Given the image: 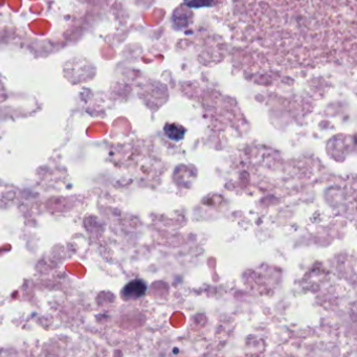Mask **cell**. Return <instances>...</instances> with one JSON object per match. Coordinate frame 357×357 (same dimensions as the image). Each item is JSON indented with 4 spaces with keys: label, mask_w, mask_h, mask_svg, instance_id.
<instances>
[{
    "label": "cell",
    "mask_w": 357,
    "mask_h": 357,
    "mask_svg": "<svg viewBox=\"0 0 357 357\" xmlns=\"http://www.w3.org/2000/svg\"><path fill=\"white\" fill-rule=\"evenodd\" d=\"M240 40L274 66L354 57L355 0H237Z\"/></svg>",
    "instance_id": "obj_1"
},
{
    "label": "cell",
    "mask_w": 357,
    "mask_h": 357,
    "mask_svg": "<svg viewBox=\"0 0 357 357\" xmlns=\"http://www.w3.org/2000/svg\"><path fill=\"white\" fill-rule=\"evenodd\" d=\"M147 284L143 280H133L122 290V297L125 300H136L144 297L147 292Z\"/></svg>",
    "instance_id": "obj_2"
},
{
    "label": "cell",
    "mask_w": 357,
    "mask_h": 357,
    "mask_svg": "<svg viewBox=\"0 0 357 357\" xmlns=\"http://www.w3.org/2000/svg\"><path fill=\"white\" fill-rule=\"evenodd\" d=\"M165 132L168 137L177 142V141H180V139L183 137L185 130L182 127L173 124V125H167L165 127Z\"/></svg>",
    "instance_id": "obj_3"
}]
</instances>
